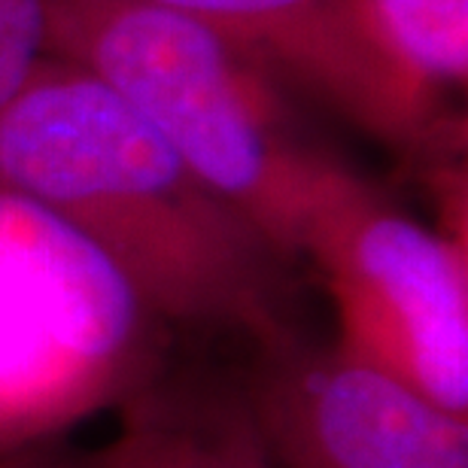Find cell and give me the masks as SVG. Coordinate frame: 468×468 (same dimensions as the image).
Instances as JSON below:
<instances>
[{
	"label": "cell",
	"instance_id": "ba28073f",
	"mask_svg": "<svg viewBox=\"0 0 468 468\" xmlns=\"http://www.w3.org/2000/svg\"><path fill=\"white\" fill-rule=\"evenodd\" d=\"M371 31L401 82L444 116L468 80V0H362Z\"/></svg>",
	"mask_w": 468,
	"mask_h": 468
},
{
	"label": "cell",
	"instance_id": "52a82bcc",
	"mask_svg": "<svg viewBox=\"0 0 468 468\" xmlns=\"http://www.w3.org/2000/svg\"><path fill=\"white\" fill-rule=\"evenodd\" d=\"M82 468H277L247 392H165L122 408V426Z\"/></svg>",
	"mask_w": 468,
	"mask_h": 468
},
{
	"label": "cell",
	"instance_id": "7a4b0ae2",
	"mask_svg": "<svg viewBox=\"0 0 468 468\" xmlns=\"http://www.w3.org/2000/svg\"><path fill=\"white\" fill-rule=\"evenodd\" d=\"M49 55L146 122L286 261L350 171L311 146L280 77L226 37L140 0H46Z\"/></svg>",
	"mask_w": 468,
	"mask_h": 468
},
{
	"label": "cell",
	"instance_id": "30bf717a",
	"mask_svg": "<svg viewBox=\"0 0 468 468\" xmlns=\"http://www.w3.org/2000/svg\"><path fill=\"white\" fill-rule=\"evenodd\" d=\"M86 453H68L55 444L27 447V451L0 456V468H82Z\"/></svg>",
	"mask_w": 468,
	"mask_h": 468
},
{
	"label": "cell",
	"instance_id": "8992f818",
	"mask_svg": "<svg viewBox=\"0 0 468 468\" xmlns=\"http://www.w3.org/2000/svg\"><path fill=\"white\" fill-rule=\"evenodd\" d=\"M192 18L365 134L438 167L456 128L410 91L383 55L362 0H140Z\"/></svg>",
	"mask_w": 468,
	"mask_h": 468
},
{
	"label": "cell",
	"instance_id": "3957f363",
	"mask_svg": "<svg viewBox=\"0 0 468 468\" xmlns=\"http://www.w3.org/2000/svg\"><path fill=\"white\" fill-rule=\"evenodd\" d=\"M167 323L40 201L0 186V456L158 387Z\"/></svg>",
	"mask_w": 468,
	"mask_h": 468
},
{
	"label": "cell",
	"instance_id": "277c9868",
	"mask_svg": "<svg viewBox=\"0 0 468 468\" xmlns=\"http://www.w3.org/2000/svg\"><path fill=\"white\" fill-rule=\"evenodd\" d=\"M298 259L332 298L335 347L447 414L468 417V250L350 171Z\"/></svg>",
	"mask_w": 468,
	"mask_h": 468
},
{
	"label": "cell",
	"instance_id": "5b68a950",
	"mask_svg": "<svg viewBox=\"0 0 468 468\" xmlns=\"http://www.w3.org/2000/svg\"><path fill=\"white\" fill-rule=\"evenodd\" d=\"M247 399L277 468H468V417L292 329L259 344Z\"/></svg>",
	"mask_w": 468,
	"mask_h": 468
},
{
	"label": "cell",
	"instance_id": "6da1fadb",
	"mask_svg": "<svg viewBox=\"0 0 468 468\" xmlns=\"http://www.w3.org/2000/svg\"><path fill=\"white\" fill-rule=\"evenodd\" d=\"M0 186L86 234L167 325L289 332L286 259L77 64L49 55L0 116Z\"/></svg>",
	"mask_w": 468,
	"mask_h": 468
},
{
	"label": "cell",
	"instance_id": "9c48e42d",
	"mask_svg": "<svg viewBox=\"0 0 468 468\" xmlns=\"http://www.w3.org/2000/svg\"><path fill=\"white\" fill-rule=\"evenodd\" d=\"M49 58L46 0H0V116Z\"/></svg>",
	"mask_w": 468,
	"mask_h": 468
}]
</instances>
